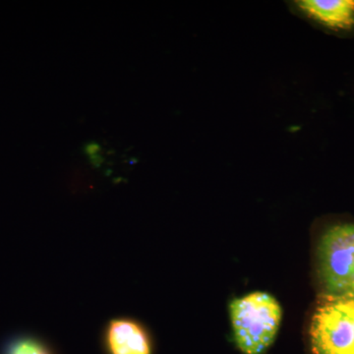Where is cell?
Wrapping results in <instances>:
<instances>
[{
    "label": "cell",
    "instance_id": "6da1fadb",
    "mask_svg": "<svg viewBox=\"0 0 354 354\" xmlns=\"http://www.w3.org/2000/svg\"><path fill=\"white\" fill-rule=\"evenodd\" d=\"M230 315L237 346L245 354H263L272 346L279 329L281 308L267 292L235 298Z\"/></svg>",
    "mask_w": 354,
    "mask_h": 354
},
{
    "label": "cell",
    "instance_id": "277c9868",
    "mask_svg": "<svg viewBox=\"0 0 354 354\" xmlns=\"http://www.w3.org/2000/svg\"><path fill=\"white\" fill-rule=\"evenodd\" d=\"M297 6L310 18L332 29L354 24V0H301Z\"/></svg>",
    "mask_w": 354,
    "mask_h": 354
},
{
    "label": "cell",
    "instance_id": "7a4b0ae2",
    "mask_svg": "<svg viewBox=\"0 0 354 354\" xmlns=\"http://www.w3.org/2000/svg\"><path fill=\"white\" fill-rule=\"evenodd\" d=\"M318 268L328 297L354 299V225H337L324 234Z\"/></svg>",
    "mask_w": 354,
    "mask_h": 354
},
{
    "label": "cell",
    "instance_id": "52a82bcc",
    "mask_svg": "<svg viewBox=\"0 0 354 354\" xmlns=\"http://www.w3.org/2000/svg\"><path fill=\"white\" fill-rule=\"evenodd\" d=\"M100 149H101V147L100 145H97V144L95 143H91L88 144L87 146H86V152L88 153V155H95L97 152H99Z\"/></svg>",
    "mask_w": 354,
    "mask_h": 354
},
{
    "label": "cell",
    "instance_id": "5b68a950",
    "mask_svg": "<svg viewBox=\"0 0 354 354\" xmlns=\"http://www.w3.org/2000/svg\"><path fill=\"white\" fill-rule=\"evenodd\" d=\"M108 344L111 354H151L143 328L131 320H115L109 325Z\"/></svg>",
    "mask_w": 354,
    "mask_h": 354
},
{
    "label": "cell",
    "instance_id": "8992f818",
    "mask_svg": "<svg viewBox=\"0 0 354 354\" xmlns=\"http://www.w3.org/2000/svg\"><path fill=\"white\" fill-rule=\"evenodd\" d=\"M8 354H48V353L39 342L32 339H22L12 344Z\"/></svg>",
    "mask_w": 354,
    "mask_h": 354
},
{
    "label": "cell",
    "instance_id": "3957f363",
    "mask_svg": "<svg viewBox=\"0 0 354 354\" xmlns=\"http://www.w3.org/2000/svg\"><path fill=\"white\" fill-rule=\"evenodd\" d=\"M313 354H354V299L328 297L310 325Z\"/></svg>",
    "mask_w": 354,
    "mask_h": 354
}]
</instances>
